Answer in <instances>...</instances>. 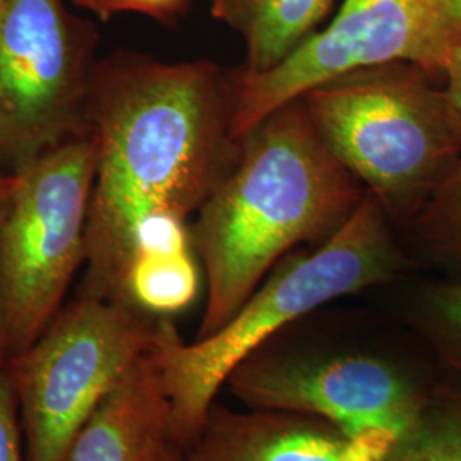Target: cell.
Wrapping results in <instances>:
<instances>
[{
    "mask_svg": "<svg viewBox=\"0 0 461 461\" xmlns=\"http://www.w3.org/2000/svg\"><path fill=\"white\" fill-rule=\"evenodd\" d=\"M86 131L96 148L86 296L123 304L135 226L198 212L238 159L226 76L209 60L118 51L95 67Z\"/></svg>",
    "mask_w": 461,
    "mask_h": 461,
    "instance_id": "cell-1",
    "label": "cell"
},
{
    "mask_svg": "<svg viewBox=\"0 0 461 461\" xmlns=\"http://www.w3.org/2000/svg\"><path fill=\"white\" fill-rule=\"evenodd\" d=\"M364 195L316 132L303 99L257 123L190 230L207 277L195 340L222 329L287 251L340 230Z\"/></svg>",
    "mask_w": 461,
    "mask_h": 461,
    "instance_id": "cell-2",
    "label": "cell"
},
{
    "mask_svg": "<svg viewBox=\"0 0 461 461\" xmlns=\"http://www.w3.org/2000/svg\"><path fill=\"white\" fill-rule=\"evenodd\" d=\"M402 264L383 203L364 195L340 230L268 274L212 335L188 344L169 316H159L149 354L171 405L169 443L183 451L194 441L232 369L249 354L330 301L393 279Z\"/></svg>",
    "mask_w": 461,
    "mask_h": 461,
    "instance_id": "cell-3",
    "label": "cell"
},
{
    "mask_svg": "<svg viewBox=\"0 0 461 461\" xmlns=\"http://www.w3.org/2000/svg\"><path fill=\"white\" fill-rule=\"evenodd\" d=\"M412 62L364 67L301 99L333 156L392 207L420 205L461 158V129L445 89Z\"/></svg>",
    "mask_w": 461,
    "mask_h": 461,
    "instance_id": "cell-4",
    "label": "cell"
},
{
    "mask_svg": "<svg viewBox=\"0 0 461 461\" xmlns=\"http://www.w3.org/2000/svg\"><path fill=\"white\" fill-rule=\"evenodd\" d=\"M154 327L132 306L84 294L32 346L5 359L26 460L66 461L104 396L149 352Z\"/></svg>",
    "mask_w": 461,
    "mask_h": 461,
    "instance_id": "cell-5",
    "label": "cell"
},
{
    "mask_svg": "<svg viewBox=\"0 0 461 461\" xmlns=\"http://www.w3.org/2000/svg\"><path fill=\"white\" fill-rule=\"evenodd\" d=\"M17 173L19 188L0 230V321L9 356L32 346L60 313L86 264L95 142L86 131Z\"/></svg>",
    "mask_w": 461,
    "mask_h": 461,
    "instance_id": "cell-6",
    "label": "cell"
},
{
    "mask_svg": "<svg viewBox=\"0 0 461 461\" xmlns=\"http://www.w3.org/2000/svg\"><path fill=\"white\" fill-rule=\"evenodd\" d=\"M96 26L64 0L0 7V166L17 173L86 132Z\"/></svg>",
    "mask_w": 461,
    "mask_h": 461,
    "instance_id": "cell-7",
    "label": "cell"
},
{
    "mask_svg": "<svg viewBox=\"0 0 461 461\" xmlns=\"http://www.w3.org/2000/svg\"><path fill=\"white\" fill-rule=\"evenodd\" d=\"M251 409L306 413L350 429L402 434L434 386L412 364L364 348H257L224 384Z\"/></svg>",
    "mask_w": 461,
    "mask_h": 461,
    "instance_id": "cell-8",
    "label": "cell"
},
{
    "mask_svg": "<svg viewBox=\"0 0 461 461\" xmlns=\"http://www.w3.org/2000/svg\"><path fill=\"white\" fill-rule=\"evenodd\" d=\"M439 0H346L321 33L264 74L236 70L228 79L230 133L241 140L257 123L337 76L390 62L439 74L434 33Z\"/></svg>",
    "mask_w": 461,
    "mask_h": 461,
    "instance_id": "cell-9",
    "label": "cell"
},
{
    "mask_svg": "<svg viewBox=\"0 0 461 461\" xmlns=\"http://www.w3.org/2000/svg\"><path fill=\"white\" fill-rule=\"evenodd\" d=\"M398 438L386 429H350L306 413L232 411L215 402L183 461H386Z\"/></svg>",
    "mask_w": 461,
    "mask_h": 461,
    "instance_id": "cell-10",
    "label": "cell"
},
{
    "mask_svg": "<svg viewBox=\"0 0 461 461\" xmlns=\"http://www.w3.org/2000/svg\"><path fill=\"white\" fill-rule=\"evenodd\" d=\"M171 405L146 352L87 419L66 461H156L169 443Z\"/></svg>",
    "mask_w": 461,
    "mask_h": 461,
    "instance_id": "cell-11",
    "label": "cell"
},
{
    "mask_svg": "<svg viewBox=\"0 0 461 461\" xmlns=\"http://www.w3.org/2000/svg\"><path fill=\"white\" fill-rule=\"evenodd\" d=\"M333 0H212V16L245 40L247 62L240 70L264 74L291 57Z\"/></svg>",
    "mask_w": 461,
    "mask_h": 461,
    "instance_id": "cell-12",
    "label": "cell"
},
{
    "mask_svg": "<svg viewBox=\"0 0 461 461\" xmlns=\"http://www.w3.org/2000/svg\"><path fill=\"white\" fill-rule=\"evenodd\" d=\"M198 285L194 251L139 257L125 279L123 304L146 314L180 313L197 297Z\"/></svg>",
    "mask_w": 461,
    "mask_h": 461,
    "instance_id": "cell-13",
    "label": "cell"
},
{
    "mask_svg": "<svg viewBox=\"0 0 461 461\" xmlns=\"http://www.w3.org/2000/svg\"><path fill=\"white\" fill-rule=\"evenodd\" d=\"M386 461H461V388L434 386Z\"/></svg>",
    "mask_w": 461,
    "mask_h": 461,
    "instance_id": "cell-14",
    "label": "cell"
},
{
    "mask_svg": "<svg viewBox=\"0 0 461 461\" xmlns=\"http://www.w3.org/2000/svg\"><path fill=\"white\" fill-rule=\"evenodd\" d=\"M419 243L451 279H461V158L420 203Z\"/></svg>",
    "mask_w": 461,
    "mask_h": 461,
    "instance_id": "cell-15",
    "label": "cell"
},
{
    "mask_svg": "<svg viewBox=\"0 0 461 461\" xmlns=\"http://www.w3.org/2000/svg\"><path fill=\"white\" fill-rule=\"evenodd\" d=\"M413 323L439 359L461 375V279L428 285L415 303Z\"/></svg>",
    "mask_w": 461,
    "mask_h": 461,
    "instance_id": "cell-16",
    "label": "cell"
},
{
    "mask_svg": "<svg viewBox=\"0 0 461 461\" xmlns=\"http://www.w3.org/2000/svg\"><path fill=\"white\" fill-rule=\"evenodd\" d=\"M76 7L91 13L99 21L118 14H140L161 24H173L185 16L197 0H70Z\"/></svg>",
    "mask_w": 461,
    "mask_h": 461,
    "instance_id": "cell-17",
    "label": "cell"
},
{
    "mask_svg": "<svg viewBox=\"0 0 461 461\" xmlns=\"http://www.w3.org/2000/svg\"><path fill=\"white\" fill-rule=\"evenodd\" d=\"M0 461H28L14 390L0 366Z\"/></svg>",
    "mask_w": 461,
    "mask_h": 461,
    "instance_id": "cell-18",
    "label": "cell"
},
{
    "mask_svg": "<svg viewBox=\"0 0 461 461\" xmlns=\"http://www.w3.org/2000/svg\"><path fill=\"white\" fill-rule=\"evenodd\" d=\"M461 43V0H439L434 33V60L443 74L451 53Z\"/></svg>",
    "mask_w": 461,
    "mask_h": 461,
    "instance_id": "cell-19",
    "label": "cell"
},
{
    "mask_svg": "<svg viewBox=\"0 0 461 461\" xmlns=\"http://www.w3.org/2000/svg\"><path fill=\"white\" fill-rule=\"evenodd\" d=\"M21 176L19 173L13 171H0V230L4 226L5 215L11 209L13 198L16 195L17 188H19ZM7 347H5V339H4V330H2V321H0V366H4L7 359Z\"/></svg>",
    "mask_w": 461,
    "mask_h": 461,
    "instance_id": "cell-20",
    "label": "cell"
},
{
    "mask_svg": "<svg viewBox=\"0 0 461 461\" xmlns=\"http://www.w3.org/2000/svg\"><path fill=\"white\" fill-rule=\"evenodd\" d=\"M443 74L446 77V93H447V98L451 101V106L456 113L461 129V43L451 53Z\"/></svg>",
    "mask_w": 461,
    "mask_h": 461,
    "instance_id": "cell-21",
    "label": "cell"
},
{
    "mask_svg": "<svg viewBox=\"0 0 461 461\" xmlns=\"http://www.w3.org/2000/svg\"><path fill=\"white\" fill-rule=\"evenodd\" d=\"M156 461H183L182 451L173 445H167Z\"/></svg>",
    "mask_w": 461,
    "mask_h": 461,
    "instance_id": "cell-22",
    "label": "cell"
},
{
    "mask_svg": "<svg viewBox=\"0 0 461 461\" xmlns=\"http://www.w3.org/2000/svg\"><path fill=\"white\" fill-rule=\"evenodd\" d=\"M4 2H5V0H0V7H2V4H4Z\"/></svg>",
    "mask_w": 461,
    "mask_h": 461,
    "instance_id": "cell-23",
    "label": "cell"
}]
</instances>
